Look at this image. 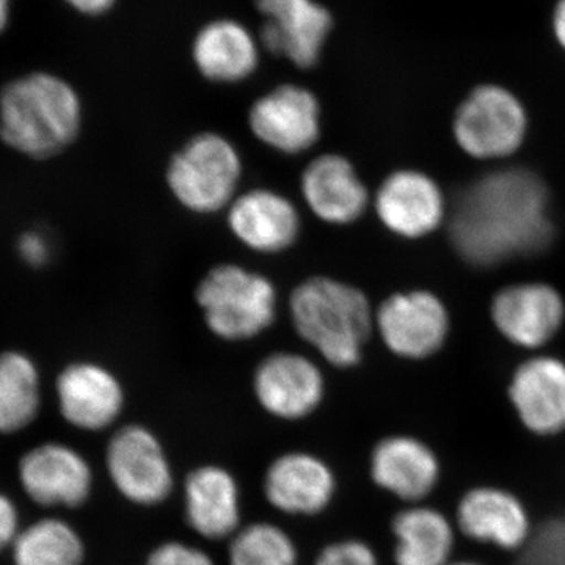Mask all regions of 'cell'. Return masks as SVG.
<instances>
[{
    "label": "cell",
    "mask_w": 565,
    "mask_h": 565,
    "mask_svg": "<svg viewBox=\"0 0 565 565\" xmlns=\"http://www.w3.org/2000/svg\"><path fill=\"white\" fill-rule=\"evenodd\" d=\"M545 182L522 167L494 170L465 185L448 214L457 255L493 267L545 250L553 239Z\"/></svg>",
    "instance_id": "1"
},
{
    "label": "cell",
    "mask_w": 565,
    "mask_h": 565,
    "mask_svg": "<svg viewBox=\"0 0 565 565\" xmlns=\"http://www.w3.org/2000/svg\"><path fill=\"white\" fill-rule=\"evenodd\" d=\"M84 128L79 92L51 71L20 74L0 87V143L33 162L70 150Z\"/></svg>",
    "instance_id": "2"
},
{
    "label": "cell",
    "mask_w": 565,
    "mask_h": 565,
    "mask_svg": "<svg viewBox=\"0 0 565 565\" xmlns=\"http://www.w3.org/2000/svg\"><path fill=\"white\" fill-rule=\"evenodd\" d=\"M289 316L300 340L340 370L362 362L375 329V311L366 294L327 275L305 278L292 289Z\"/></svg>",
    "instance_id": "3"
},
{
    "label": "cell",
    "mask_w": 565,
    "mask_h": 565,
    "mask_svg": "<svg viewBox=\"0 0 565 565\" xmlns=\"http://www.w3.org/2000/svg\"><path fill=\"white\" fill-rule=\"evenodd\" d=\"M195 302L214 337L248 341L274 326L278 292L267 275L236 263L211 267L195 289Z\"/></svg>",
    "instance_id": "4"
},
{
    "label": "cell",
    "mask_w": 565,
    "mask_h": 565,
    "mask_svg": "<svg viewBox=\"0 0 565 565\" xmlns=\"http://www.w3.org/2000/svg\"><path fill=\"white\" fill-rule=\"evenodd\" d=\"M244 162L228 137L214 131L195 134L173 152L166 182L185 211L211 215L228 210L239 193Z\"/></svg>",
    "instance_id": "5"
},
{
    "label": "cell",
    "mask_w": 565,
    "mask_h": 565,
    "mask_svg": "<svg viewBox=\"0 0 565 565\" xmlns=\"http://www.w3.org/2000/svg\"><path fill=\"white\" fill-rule=\"evenodd\" d=\"M530 118L522 99L497 84H482L457 107L452 134L460 150L479 161L515 154L525 143Z\"/></svg>",
    "instance_id": "6"
},
{
    "label": "cell",
    "mask_w": 565,
    "mask_h": 565,
    "mask_svg": "<svg viewBox=\"0 0 565 565\" xmlns=\"http://www.w3.org/2000/svg\"><path fill=\"white\" fill-rule=\"evenodd\" d=\"M451 319L444 300L426 289L394 292L375 310L382 343L404 360H426L444 349Z\"/></svg>",
    "instance_id": "7"
},
{
    "label": "cell",
    "mask_w": 565,
    "mask_h": 565,
    "mask_svg": "<svg viewBox=\"0 0 565 565\" xmlns=\"http://www.w3.org/2000/svg\"><path fill=\"white\" fill-rule=\"evenodd\" d=\"M111 484L139 505L161 504L173 492V470L159 438L139 424L121 427L106 449Z\"/></svg>",
    "instance_id": "8"
},
{
    "label": "cell",
    "mask_w": 565,
    "mask_h": 565,
    "mask_svg": "<svg viewBox=\"0 0 565 565\" xmlns=\"http://www.w3.org/2000/svg\"><path fill=\"white\" fill-rule=\"evenodd\" d=\"M248 128L270 150L302 154L321 139V103L302 85H278L252 104Z\"/></svg>",
    "instance_id": "9"
},
{
    "label": "cell",
    "mask_w": 565,
    "mask_h": 565,
    "mask_svg": "<svg viewBox=\"0 0 565 565\" xmlns=\"http://www.w3.org/2000/svg\"><path fill=\"white\" fill-rule=\"evenodd\" d=\"M379 221L394 236L422 239L437 232L448 217V203L429 174L414 169L390 173L374 196Z\"/></svg>",
    "instance_id": "10"
},
{
    "label": "cell",
    "mask_w": 565,
    "mask_h": 565,
    "mask_svg": "<svg viewBox=\"0 0 565 565\" xmlns=\"http://www.w3.org/2000/svg\"><path fill=\"white\" fill-rule=\"evenodd\" d=\"M490 316L509 343L537 351L563 329L565 300L548 282H516L494 294Z\"/></svg>",
    "instance_id": "11"
},
{
    "label": "cell",
    "mask_w": 565,
    "mask_h": 565,
    "mask_svg": "<svg viewBox=\"0 0 565 565\" xmlns=\"http://www.w3.org/2000/svg\"><path fill=\"white\" fill-rule=\"evenodd\" d=\"M253 393L267 414L299 422L322 404L326 377L321 367L302 353L274 352L256 366Z\"/></svg>",
    "instance_id": "12"
},
{
    "label": "cell",
    "mask_w": 565,
    "mask_h": 565,
    "mask_svg": "<svg viewBox=\"0 0 565 565\" xmlns=\"http://www.w3.org/2000/svg\"><path fill=\"white\" fill-rule=\"evenodd\" d=\"M264 18L262 41L266 50L297 68H313L321 61L333 28L332 14L316 0H256Z\"/></svg>",
    "instance_id": "13"
},
{
    "label": "cell",
    "mask_w": 565,
    "mask_h": 565,
    "mask_svg": "<svg viewBox=\"0 0 565 565\" xmlns=\"http://www.w3.org/2000/svg\"><path fill=\"white\" fill-rule=\"evenodd\" d=\"M18 476L28 497L43 508H79L93 489L88 460L57 441L29 449L18 465Z\"/></svg>",
    "instance_id": "14"
},
{
    "label": "cell",
    "mask_w": 565,
    "mask_h": 565,
    "mask_svg": "<svg viewBox=\"0 0 565 565\" xmlns=\"http://www.w3.org/2000/svg\"><path fill=\"white\" fill-rule=\"evenodd\" d=\"M62 418L76 429L99 433L120 418L125 388L118 375L102 363H70L55 381Z\"/></svg>",
    "instance_id": "15"
},
{
    "label": "cell",
    "mask_w": 565,
    "mask_h": 565,
    "mask_svg": "<svg viewBox=\"0 0 565 565\" xmlns=\"http://www.w3.org/2000/svg\"><path fill=\"white\" fill-rule=\"evenodd\" d=\"M226 223L244 247L262 255L289 250L302 232V217L292 200L266 188L239 193L226 210Z\"/></svg>",
    "instance_id": "16"
},
{
    "label": "cell",
    "mask_w": 565,
    "mask_h": 565,
    "mask_svg": "<svg viewBox=\"0 0 565 565\" xmlns=\"http://www.w3.org/2000/svg\"><path fill=\"white\" fill-rule=\"evenodd\" d=\"M508 396L520 424L535 437L565 433V362L534 355L516 366Z\"/></svg>",
    "instance_id": "17"
},
{
    "label": "cell",
    "mask_w": 565,
    "mask_h": 565,
    "mask_svg": "<svg viewBox=\"0 0 565 565\" xmlns=\"http://www.w3.org/2000/svg\"><path fill=\"white\" fill-rule=\"evenodd\" d=\"M455 525L463 537L505 552L522 548L531 535L526 505L503 487L478 486L465 492L456 508Z\"/></svg>",
    "instance_id": "18"
},
{
    "label": "cell",
    "mask_w": 565,
    "mask_h": 565,
    "mask_svg": "<svg viewBox=\"0 0 565 565\" xmlns=\"http://www.w3.org/2000/svg\"><path fill=\"white\" fill-rule=\"evenodd\" d=\"M370 473L379 489L408 505L422 504L440 482V457L422 438L390 435L374 446Z\"/></svg>",
    "instance_id": "19"
},
{
    "label": "cell",
    "mask_w": 565,
    "mask_h": 565,
    "mask_svg": "<svg viewBox=\"0 0 565 565\" xmlns=\"http://www.w3.org/2000/svg\"><path fill=\"white\" fill-rule=\"evenodd\" d=\"M300 193L311 214L334 226L360 221L371 203L370 191L355 166L338 152L308 162L300 174Z\"/></svg>",
    "instance_id": "20"
},
{
    "label": "cell",
    "mask_w": 565,
    "mask_h": 565,
    "mask_svg": "<svg viewBox=\"0 0 565 565\" xmlns=\"http://www.w3.org/2000/svg\"><path fill=\"white\" fill-rule=\"evenodd\" d=\"M264 497L288 515L321 514L337 493V476L321 457L305 451L285 452L264 475Z\"/></svg>",
    "instance_id": "21"
},
{
    "label": "cell",
    "mask_w": 565,
    "mask_h": 565,
    "mask_svg": "<svg viewBox=\"0 0 565 565\" xmlns=\"http://www.w3.org/2000/svg\"><path fill=\"white\" fill-rule=\"evenodd\" d=\"M184 508L189 526L204 539L223 541L239 531V484L218 465H203L185 478Z\"/></svg>",
    "instance_id": "22"
},
{
    "label": "cell",
    "mask_w": 565,
    "mask_h": 565,
    "mask_svg": "<svg viewBox=\"0 0 565 565\" xmlns=\"http://www.w3.org/2000/svg\"><path fill=\"white\" fill-rule=\"evenodd\" d=\"M192 58L203 77L215 84L248 79L259 65V46L241 22L218 20L196 33Z\"/></svg>",
    "instance_id": "23"
},
{
    "label": "cell",
    "mask_w": 565,
    "mask_h": 565,
    "mask_svg": "<svg viewBox=\"0 0 565 565\" xmlns=\"http://www.w3.org/2000/svg\"><path fill=\"white\" fill-rule=\"evenodd\" d=\"M393 559L396 565H448L456 548L457 527L427 504H412L393 519Z\"/></svg>",
    "instance_id": "24"
},
{
    "label": "cell",
    "mask_w": 565,
    "mask_h": 565,
    "mask_svg": "<svg viewBox=\"0 0 565 565\" xmlns=\"http://www.w3.org/2000/svg\"><path fill=\"white\" fill-rule=\"evenodd\" d=\"M41 408V374L29 353L0 352V434L31 426Z\"/></svg>",
    "instance_id": "25"
},
{
    "label": "cell",
    "mask_w": 565,
    "mask_h": 565,
    "mask_svg": "<svg viewBox=\"0 0 565 565\" xmlns=\"http://www.w3.org/2000/svg\"><path fill=\"white\" fill-rule=\"evenodd\" d=\"M14 565H82L85 545L61 519H43L20 531L11 546Z\"/></svg>",
    "instance_id": "26"
},
{
    "label": "cell",
    "mask_w": 565,
    "mask_h": 565,
    "mask_svg": "<svg viewBox=\"0 0 565 565\" xmlns=\"http://www.w3.org/2000/svg\"><path fill=\"white\" fill-rule=\"evenodd\" d=\"M297 557L291 535L267 522L237 531L228 550L230 565H297Z\"/></svg>",
    "instance_id": "27"
},
{
    "label": "cell",
    "mask_w": 565,
    "mask_h": 565,
    "mask_svg": "<svg viewBox=\"0 0 565 565\" xmlns=\"http://www.w3.org/2000/svg\"><path fill=\"white\" fill-rule=\"evenodd\" d=\"M313 565H379V557L366 542L345 539L327 545Z\"/></svg>",
    "instance_id": "28"
},
{
    "label": "cell",
    "mask_w": 565,
    "mask_h": 565,
    "mask_svg": "<svg viewBox=\"0 0 565 565\" xmlns=\"http://www.w3.org/2000/svg\"><path fill=\"white\" fill-rule=\"evenodd\" d=\"M145 565H215L204 550L180 541L163 542L148 555Z\"/></svg>",
    "instance_id": "29"
},
{
    "label": "cell",
    "mask_w": 565,
    "mask_h": 565,
    "mask_svg": "<svg viewBox=\"0 0 565 565\" xmlns=\"http://www.w3.org/2000/svg\"><path fill=\"white\" fill-rule=\"evenodd\" d=\"M17 252L21 262L32 269H41L51 262V244L43 233L29 230L20 234L17 241Z\"/></svg>",
    "instance_id": "30"
},
{
    "label": "cell",
    "mask_w": 565,
    "mask_h": 565,
    "mask_svg": "<svg viewBox=\"0 0 565 565\" xmlns=\"http://www.w3.org/2000/svg\"><path fill=\"white\" fill-rule=\"evenodd\" d=\"M20 531L17 505L7 494L0 493V553L13 546Z\"/></svg>",
    "instance_id": "31"
},
{
    "label": "cell",
    "mask_w": 565,
    "mask_h": 565,
    "mask_svg": "<svg viewBox=\"0 0 565 565\" xmlns=\"http://www.w3.org/2000/svg\"><path fill=\"white\" fill-rule=\"evenodd\" d=\"M63 2L85 17H99L114 7L115 0H63Z\"/></svg>",
    "instance_id": "32"
},
{
    "label": "cell",
    "mask_w": 565,
    "mask_h": 565,
    "mask_svg": "<svg viewBox=\"0 0 565 565\" xmlns=\"http://www.w3.org/2000/svg\"><path fill=\"white\" fill-rule=\"evenodd\" d=\"M552 25L557 44L565 51V0H557L553 10Z\"/></svg>",
    "instance_id": "33"
},
{
    "label": "cell",
    "mask_w": 565,
    "mask_h": 565,
    "mask_svg": "<svg viewBox=\"0 0 565 565\" xmlns=\"http://www.w3.org/2000/svg\"><path fill=\"white\" fill-rule=\"evenodd\" d=\"M14 0H0V36L9 31L13 20Z\"/></svg>",
    "instance_id": "34"
},
{
    "label": "cell",
    "mask_w": 565,
    "mask_h": 565,
    "mask_svg": "<svg viewBox=\"0 0 565 565\" xmlns=\"http://www.w3.org/2000/svg\"><path fill=\"white\" fill-rule=\"evenodd\" d=\"M448 565H482L475 563V561H451Z\"/></svg>",
    "instance_id": "35"
}]
</instances>
